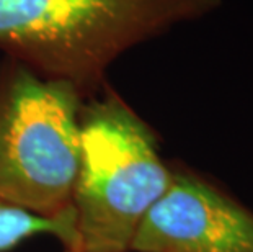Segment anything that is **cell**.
Returning a JSON list of instances; mask_svg holds the SVG:
<instances>
[{"label": "cell", "instance_id": "1", "mask_svg": "<svg viewBox=\"0 0 253 252\" xmlns=\"http://www.w3.org/2000/svg\"><path fill=\"white\" fill-rule=\"evenodd\" d=\"M219 0H0V50L85 99L106 85L116 57Z\"/></svg>", "mask_w": 253, "mask_h": 252}, {"label": "cell", "instance_id": "2", "mask_svg": "<svg viewBox=\"0 0 253 252\" xmlns=\"http://www.w3.org/2000/svg\"><path fill=\"white\" fill-rule=\"evenodd\" d=\"M170 179L154 131L106 84L80 111V162L71 203L74 251H129L141 219Z\"/></svg>", "mask_w": 253, "mask_h": 252}, {"label": "cell", "instance_id": "3", "mask_svg": "<svg viewBox=\"0 0 253 252\" xmlns=\"http://www.w3.org/2000/svg\"><path fill=\"white\" fill-rule=\"evenodd\" d=\"M85 100L71 82L0 62V200L46 218L72 211Z\"/></svg>", "mask_w": 253, "mask_h": 252}, {"label": "cell", "instance_id": "4", "mask_svg": "<svg viewBox=\"0 0 253 252\" xmlns=\"http://www.w3.org/2000/svg\"><path fill=\"white\" fill-rule=\"evenodd\" d=\"M131 252H253V213L186 170H171L144 214Z\"/></svg>", "mask_w": 253, "mask_h": 252}, {"label": "cell", "instance_id": "5", "mask_svg": "<svg viewBox=\"0 0 253 252\" xmlns=\"http://www.w3.org/2000/svg\"><path fill=\"white\" fill-rule=\"evenodd\" d=\"M36 234H52L64 244V249H75L74 211L57 218H46L0 200V252L13 249L21 241Z\"/></svg>", "mask_w": 253, "mask_h": 252}, {"label": "cell", "instance_id": "6", "mask_svg": "<svg viewBox=\"0 0 253 252\" xmlns=\"http://www.w3.org/2000/svg\"><path fill=\"white\" fill-rule=\"evenodd\" d=\"M64 252H77V251H72V249H66Z\"/></svg>", "mask_w": 253, "mask_h": 252}, {"label": "cell", "instance_id": "7", "mask_svg": "<svg viewBox=\"0 0 253 252\" xmlns=\"http://www.w3.org/2000/svg\"><path fill=\"white\" fill-rule=\"evenodd\" d=\"M126 252H131V251H126Z\"/></svg>", "mask_w": 253, "mask_h": 252}]
</instances>
